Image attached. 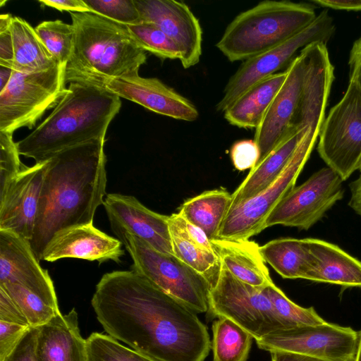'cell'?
<instances>
[{"instance_id": "7dc6e473", "label": "cell", "mask_w": 361, "mask_h": 361, "mask_svg": "<svg viewBox=\"0 0 361 361\" xmlns=\"http://www.w3.org/2000/svg\"><path fill=\"white\" fill-rule=\"evenodd\" d=\"M271 361H324L317 358L290 353L271 352Z\"/></svg>"}, {"instance_id": "1f68e13d", "label": "cell", "mask_w": 361, "mask_h": 361, "mask_svg": "<svg viewBox=\"0 0 361 361\" xmlns=\"http://www.w3.org/2000/svg\"><path fill=\"white\" fill-rule=\"evenodd\" d=\"M35 30L58 65L66 67L74 49L75 32L72 24L61 20H47Z\"/></svg>"}, {"instance_id": "30bf717a", "label": "cell", "mask_w": 361, "mask_h": 361, "mask_svg": "<svg viewBox=\"0 0 361 361\" xmlns=\"http://www.w3.org/2000/svg\"><path fill=\"white\" fill-rule=\"evenodd\" d=\"M317 151L328 167L343 180L356 170L361 161V89L353 80L342 99L322 123Z\"/></svg>"}, {"instance_id": "681fc988", "label": "cell", "mask_w": 361, "mask_h": 361, "mask_svg": "<svg viewBox=\"0 0 361 361\" xmlns=\"http://www.w3.org/2000/svg\"><path fill=\"white\" fill-rule=\"evenodd\" d=\"M13 17L8 13L0 16V32L11 28Z\"/></svg>"}, {"instance_id": "d6986e66", "label": "cell", "mask_w": 361, "mask_h": 361, "mask_svg": "<svg viewBox=\"0 0 361 361\" xmlns=\"http://www.w3.org/2000/svg\"><path fill=\"white\" fill-rule=\"evenodd\" d=\"M105 88L121 98L176 120L190 122L199 117L197 109L190 100L156 78H145L135 73L109 80Z\"/></svg>"}, {"instance_id": "d590c367", "label": "cell", "mask_w": 361, "mask_h": 361, "mask_svg": "<svg viewBox=\"0 0 361 361\" xmlns=\"http://www.w3.org/2000/svg\"><path fill=\"white\" fill-rule=\"evenodd\" d=\"M91 12L116 23L132 25L142 22L134 0H84Z\"/></svg>"}, {"instance_id": "8992f818", "label": "cell", "mask_w": 361, "mask_h": 361, "mask_svg": "<svg viewBox=\"0 0 361 361\" xmlns=\"http://www.w3.org/2000/svg\"><path fill=\"white\" fill-rule=\"evenodd\" d=\"M114 233L131 257L133 270L196 313L207 312L210 284L203 276L135 235L125 231Z\"/></svg>"}, {"instance_id": "d6a6232c", "label": "cell", "mask_w": 361, "mask_h": 361, "mask_svg": "<svg viewBox=\"0 0 361 361\" xmlns=\"http://www.w3.org/2000/svg\"><path fill=\"white\" fill-rule=\"evenodd\" d=\"M264 291L270 299L285 329L305 325H318L326 322L314 307H302L290 300L274 283L264 288Z\"/></svg>"}, {"instance_id": "cb8c5ba5", "label": "cell", "mask_w": 361, "mask_h": 361, "mask_svg": "<svg viewBox=\"0 0 361 361\" xmlns=\"http://www.w3.org/2000/svg\"><path fill=\"white\" fill-rule=\"evenodd\" d=\"M216 252L221 267L239 281L264 288L271 283L269 269L260 252V246L248 240H211Z\"/></svg>"}, {"instance_id": "e0dca14e", "label": "cell", "mask_w": 361, "mask_h": 361, "mask_svg": "<svg viewBox=\"0 0 361 361\" xmlns=\"http://www.w3.org/2000/svg\"><path fill=\"white\" fill-rule=\"evenodd\" d=\"M103 205L114 233L127 232L163 254L174 255L169 216L148 209L132 195L119 193L107 194Z\"/></svg>"}, {"instance_id": "5b68a950", "label": "cell", "mask_w": 361, "mask_h": 361, "mask_svg": "<svg viewBox=\"0 0 361 361\" xmlns=\"http://www.w3.org/2000/svg\"><path fill=\"white\" fill-rule=\"evenodd\" d=\"M317 16L309 3L263 1L236 16L216 47L230 61H244L286 42Z\"/></svg>"}, {"instance_id": "ab89813d", "label": "cell", "mask_w": 361, "mask_h": 361, "mask_svg": "<svg viewBox=\"0 0 361 361\" xmlns=\"http://www.w3.org/2000/svg\"><path fill=\"white\" fill-rule=\"evenodd\" d=\"M28 328L29 326L0 321V361L13 350Z\"/></svg>"}, {"instance_id": "d4e9b609", "label": "cell", "mask_w": 361, "mask_h": 361, "mask_svg": "<svg viewBox=\"0 0 361 361\" xmlns=\"http://www.w3.org/2000/svg\"><path fill=\"white\" fill-rule=\"evenodd\" d=\"M306 129L290 132L250 170L245 178L231 194L229 209L256 196L277 178L289 161Z\"/></svg>"}, {"instance_id": "4316f807", "label": "cell", "mask_w": 361, "mask_h": 361, "mask_svg": "<svg viewBox=\"0 0 361 361\" xmlns=\"http://www.w3.org/2000/svg\"><path fill=\"white\" fill-rule=\"evenodd\" d=\"M260 252L264 262L281 277L307 280L312 256L307 238L274 239L260 246Z\"/></svg>"}, {"instance_id": "9a60e30c", "label": "cell", "mask_w": 361, "mask_h": 361, "mask_svg": "<svg viewBox=\"0 0 361 361\" xmlns=\"http://www.w3.org/2000/svg\"><path fill=\"white\" fill-rule=\"evenodd\" d=\"M141 20L158 26L178 47L182 66L187 69L199 63L202 55V30L197 18L183 1L134 0Z\"/></svg>"}, {"instance_id": "83f0119b", "label": "cell", "mask_w": 361, "mask_h": 361, "mask_svg": "<svg viewBox=\"0 0 361 361\" xmlns=\"http://www.w3.org/2000/svg\"><path fill=\"white\" fill-rule=\"evenodd\" d=\"M231 202V194L225 188L207 190L188 199L180 207L178 213L203 230L212 240L218 238Z\"/></svg>"}, {"instance_id": "4dcf8cb0", "label": "cell", "mask_w": 361, "mask_h": 361, "mask_svg": "<svg viewBox=\"0 0 361 361\" xmlns=\"http://www.w3.org/2000/svg\"><path fill=\"white\" fill-rule=\"evenodd\" d=\"M26 317L30 326L39 327L60 314L59 305L53 303L28 289L11 283L0 284Z\"/></svg>"}, {"instance_id": "836d02e7", "label": "cell", "mask_w": 361, "mask_h": 361, "mask_svg": "<svg viewBox=\"0 0 361 361\" xmlns=\"http://www.w3.org/2000/svg\"><path fill=\"white\" fill-rule=\"evenodd\" d=\"M137 44L161 59H180L181 52L176 43L156 25L142 21L126 25Z\"/></svg>"}, {"instance_id": "3957f363", "label": "cell", "mask_w": 361, "mask_h": 361, "mask_svg": "<svg viewBox=\"0 0 361 361\" xmlns=\"http://www.w3.org/2000/svg\"><path fill=\"white\" fill-rule=\"evenodd\" d=\"M121 106V97L107 89L71 82L51 114L16 142L18 152L40 163L68 148L105 140Z\"/></svg>"}, {"instance_id": "484cf974", "label": "cell", "mask_w": 361, "mask_h": 361, "mask_svg": "<svg viewBox=\"0 0 361 361\" xmlns=\"http://www.w3.org/2000/svg\"><path fill=\"white\" fill-rule=\"evenodd\" d=\"M287 76L286 69L255 84L224 112L225 119L241 128H256Z\"/></svg>"}, {"instance_id": "2e32d148", "label": "cell", "mask_w": 361, "mask_h": 361, "mask_svg": "<svg viewBox=\"0 0 361 361\" xmlns=\"http://www.w3.org/2000/svg\"><path fill=\"white\" fill-rule=\"evenodd\" d=\"M47 161L21 171L0 191V230L32 238Z\"/></svg>"}, {"instance_id": "ba28073f", "label": "cell", "mask_w": 361, "mask_h": 361, "mask_svg": "<svg viewBox=\"0 0 361 361\" xmlns=\"http://www.w3.org/2000/svg\"><path fill=\"white\" fill-rule=\"evenodd\" d=\"M66 66L37 73L13 71L10 82L0 92V131L13 133L32 129L49 109L61 99L65 87Z\"/></svg>"}, {"instance_id": "9c48e42d", "label": "cell", "mask_w": 361, "mask_h": 361, "mask_svg": "<svg viewBox=\"0 0 361 361\" xmlns=\"http://www.w3.org/2000/svg\"><path fill=\"white\" fill-rule=\"evenodd\" d=\"M207 316L233 321L255 340L285 329L272 303L264 291L243 283L221 267L208 295Z\"/></svg>"}, {"instance_id": "f546056e", "label": "cell", "mask_w": 361, "mask_h": 361, "mask_svg": "<svg viewBox=\"0 0 361 361\" xmlns=\"http://www.w3.org/2000/svg\"><path fill=\"white\" fill-rule=\"evenodd\" d=\"M214 361H246L254 338L229 319L221 317L212 324Z\"/></svg>"}, {"instance_id": "7bdbcfd3", "label": "cell", "mask_w": 361, "mask_h": 361, "mask_svg": "<svg viewBox=\"0 0 361 361\" xmlns=\"http://www.w3.org/2000/svg\"><path fill=\"white\" fill-rule=\"evenodd\" d=\"M40 4L44 6L54 8L59 11H68L69 13L91 12L84 0H40Z\"/></svg>"}, {"instance_id": "6da1fadb", "label": "cell", "mask_w": 361, "mask_h": 361, "mask_svg": "<svg viewBox=\"0 0 361 361\" xmlns=\"http://www.w3.org/2000/svg\"><path fill=\"white\" fill-rule=\"evenodd\" d=\"M91 304L108 335L157 361H204L212 348L197 313L133 269L104 274Z\"/></svg>"}, {"instance_id": "52a82bcc", "label": "cell", "mask_w": 361, "mask_h": 361, "mask_svg": "<svg viewBox=\"0 0 361 361\" xmlns=\"http://www.w3.org/2000/svg\"><path fill=\"white\" fill-rule=\"evenodd\" d=\"M320 129L308 126L277 178L256 196L228 209L217 238L248 240L264 230L265 221L271 210L295 187L314 147Z\"/></svg>"}, {"instance_id": "ee69618b", "label": "cell", "mask_w": 361, "mask_h": 361, "mask_svg": "<svg viewBox=\"0 0 361 361\" xmlns=\"http://www.w3.org/2000/svg\"><path fill=\"white\" fill-rule=\"evenodd\" d=\"M348 65L350 80H354L361 89V36L353 44Z\"/></svg>"}, {"instance_id": "8fae6325", "label": "cell", "mask_w": 361, "mask_h": 361, "mask_svg": "<svg viewBox=\"0 0 361 361\" xmlns=\"http://www.w3.org/2000/svg\"><path fill=\"white\" fill-rule=\"evenodd\" d=\"M335 32L333 18L326 10L302 31L282 44L245 60L226 83L216 111L224 112L242 94L293 60L295 53L314 42H326Z\"/></svg>"}, {"instance_id": "f6af8a7d", "label": "cell", "mask_w": 361, "mask_h": 361, "mask_svg": "<svg viewBox=\"0 0 361 361\" xmlns=\"http://www.w3.org/2000/svg\"><path fill=\"white\" fill-rule=\"evenodd\" d=\"M311 2L335 10L361 11V0H313Z\"/></svg>"}, {"instance_id": "f1b7e54d", "label": "cell", "mask_w": 361, "mask_h": 361, "mask_svg": "<svg viewBox=\"0 0 361 361\" xmlns=\"http://www.w3.org/2000/svg\"><path fill=\"white\" fill-rule=\"evenodd\" d=\"M11 33L14 49L13 71L30 73L58 66L35 28L25 20L13 17Z\"/></svg>"}, {"instance_id": "44dd1931", "label": "cell", "mask_w": 361, "mask_h": 361, "mask_svg": "<svg viewBox=\"0 0 361 361\" xmlns=\"http://www.w3.org/2000/svg\"><path fill=\"white\" fill-rule=\"evenodd\" d=\"M36 355L37 361H88L87 340L80 334L74 308L39 326Z\"/></svg>"}, {"instance_id": "b9f144b4", "label": "cell", "mask_w": 361, "mask_h": 361, "mask_svg": "<svg viewBox=\"0 0 361 361\" xmlns=\"http://www.w3.org/2000/svg\"><path fill=\"white\" fill-rule=\"evenodd\" d=\"M14 49L11 28L0 32V66L13 69Z\"/></svg>"}, {"instance_id": "7c38bea8", "label": "cell", "mask_w": 361, "mask_h": 361, "mask_svg": "<svg viewBox=\"0 0 361 361\" xmlns=\"http://www.w3.org/2000/svg\"><path fill=\"white\" fill-rule=\"evenodd\" d=\"M343 182L328 166L314 172L281 200L267 218L264 229L282 225L308 230L343 198Z\"/></svg>"}, {"instance_id": "8d00e7d4", "label": "cell", "mask_w": 361, "mask_h": 361, "mask_svg": "<svg viewBox=\"0 0 361 361\" xmlns=\"http://www.w3.org/2000/svg\"><path fill=\"white\" fill-rule=\"evenodd\" d=\"M13 134L0 131V191L23 169Z\"/></svg>"}, {"instance_id": "e575fe53", "label": "cell", "mask_w": 361, "mask_h": 361, "mask_svg": "<svg viewBox=\"0 0 361 361\" xmlns=\"http://www.w3.org/2000/svg\"><path fill=\"white\" fill-rule=\"evenodd\" d=\"M86 340L88 361H157L124 346L109 335L94 332Z\"/></svg>"}, {"instance_id": "4fadbf2b", "label": "cell", "mask_w": 361, "mask_h": 361, "mask_svg": "<svg viewBox=\"0 0 361 361\" xmlns=\"http://www.w3.org/2000/svg\"><path fill=\"white\" fill-rule=\"evenodd\" d=\"M358 334L327 322L281 329L255 340L259 348L302 355L324 361H354Z\"/></svg>"}, {"instance_id": "603a6c76", "label": "cell", "mask_w": 361, "mask_h": 361, "mask_svg": "<svg viewBox=\"0 0 361 361\" xmlns=\"http://www.w3.org/2000/svg\"><path fill=\"white\" fill-rule=\"evenodd\" d=\"M307 241L312 256L308 281L361 288V261L331 243L312 238Z\"/></svg>"}, {"instance_id": "60d3db41", "label": "cell", "mask_w": 361, "mask_h": 361, "mask_svg": "<svg viewBox=\"0 0 361 361\" xmlns=\"http://www.w3.org/2000/svg\"><path fill=\"white\" fill-rule=\"evenodd\" d=\"M0 321L25 326L30 324L18 306L10 295L0 287Z\"/></svg>"}, {"instance_id": "bcb514c9", "label": "cell", "mask_w": 361, "mask_h": 361, "mask_svg": "<svg viewBox=\"0 0 361 361\" xmlns=\"http://www.w3.org/2000/svg\"><path fill=\"white\" fill-rule=\"evenodd\" d=\"M350 197L348 206L361 216V175L349 185Z\"/></svg>"}, {"instance_id": "ffe728a7", "label": "cell", "mask_w": 361, "mask_h": 361, "mask_svg": "<svg viewBox=\"0 0 361 361\" xmlns=\"http://www.w3.org/2000/svg\"><path fill=\"white\" fill-rule=\"evenodd\" d=\"M123 243L94 226L93 223L67 227L56 231L47 244L42 260L53 262L63 258L120 263Z\"/></svg>"}, {"instance_id": "5bb4252c", "label": "cell", "mask_w": 361, "mask_h": 361, "mask_svg": "<svg viewBox=\"0 0 361 361\" xmlns=\"http://www.w3.org/2000/svg\"><path fill=\"white\" fill-rule=\"evenodd\" d=\"M305 69V56L300 51V54L288 66L285 81L268 106L259 125L255 128L254 140L260 151L259 161L290 132L294 130H302L299 127V114Z\"/></svg>"}, {"instance_id": "74e56055", "label": "cell", "mask_w": 361, "mask_h": 361, "mask_svg": "<svg viewBox=\"0 0 361 361\" xmlns=\"http://www.w3.org/2000/svg\"><path fill=\"white\" fill-rule=\"evenodd\" d=\"M260 158V151L254 140H241L235 142L231 149V159L238 171L252 169Z\"/></svg>"}, {"instance_id": "7402d4cb", "label": "cell", "mask_w": 361, "mask_h": 361, "mask_svg": "<svg viewBox=\"0 0 361 361\" xmlns=\"http://www.w3.org/2000/svg\"><path fill=\"white\" fill-rule=\"evenodd\" d=\"M169 225L174 256L203 276L212 285L221 268L219 257L211 240L201 229L187 230L183 216H169Z\"/></svg>"}, {"instance_id": "c3c4849f", "label": "cell", "mask_w": 361, "mask_h": 361, "mask_svg": "<svg viewBox=\"0 0 361 361\" xmlns=\"http://www.w3.org/2000/svg\"><path fill=\"white\" fill-rule=\"evenodd\" d=\"M13 70L11 68L0 66V92H3L10 82Z\"/></svg>"}, {"instance_id": "7a4b0ae2", "label": "cell", "mask_w": 361, "mask_h": 361, "mask_svg": "<svg viewBox=\"0 0 361 361\" xmlns=\"http://www.w3.org/2000/svg\"><path fill=\"white\" fill-rule=\"evenodd\" d=\"M105 140L68 148L47 160L30 246L39 261L59 230L93 223L106 187Z\"/></svg>"}, {"instance_id": "f35d334b", "label": "cell", "mask_w": 361, "mask_h": 361, "mask_svg": "<svg viewBox=\"0 0 361 361\" xmlns=\"http://www.w3.org/2000/svg\"><path fill=\"white\" fill-rule=\"evenodd\" d=\"M39 327H29L13 350L2 361H37L36 343Z\"/></svg>"}, {"instance_id": "ac0fdd59", "label": "cell", "mask_w": 361, "mask_h": 361, "mask_svg": "<svg viewBox=\"0 0 361 361\" xmlns=\"http://www.w3.org/2000/svg\"><path fill=\"white\" fill-rule=\"evenodd\" d=\"M20 285L58 304L54 283L36 257L30 242L19 235L0 230V284Z\"/></svg>"}, {"instance_id": "816d5d0a", "label": "cell", "mask_w": 361, "mask_h": 361, "mask_svg": "<svg viewBox=\"0 0 361 361\" xmlns=\"http://www.w3.org/2000/svg\"><path fill=\"white\" fill-rule=\"evenodd\" d=\"M358 170L361 171V161H360V166H359Z\"/></svg>"}, {"instance_id": "f907efd6", "label": "cell", "mask_w": 361, "mask_h": 361, "mask_svg": "<svg viewBox=\"0 0 361 361\" xmlns=\"http://www.w3.org/2000/svg\"><path fill=\"white\" fill-rule=\"evenodd\" d=\"M358 335V342L354 361H361V331Z\"/></svg>"}, {"instance_id": "277c9868", "label": "cell", "mask_w": 361, "mask_h": 361, "mask_svg": "<svg viewBox=\"0 0 361 361\" xmlns=\"http://www.w3.org/2000/svg\"><path fill=\"white\" fill-rule=\"evenodd\" d=\"M74 49L65 81L105 88L111 80L139 72L147 61L144 51L126 25L92 12L70 13Z\"/></svg>"}]
</instances>
